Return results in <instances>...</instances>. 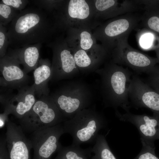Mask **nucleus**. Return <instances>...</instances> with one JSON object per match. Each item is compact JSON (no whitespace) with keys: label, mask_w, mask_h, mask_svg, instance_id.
<instances>
[{"label":"nucleus","mask_w":159,"mask_h":159,"mask_svg":"<svg viewBox=\"0 0 159 159\" xmlns=\"http://www.w3.org/2000/svg\"><path fill=\"white\" fill-rule=\"evenodd\" d=\"M116 114L120 120L129 122L136 127L141 141L154 143L155 140L159 139V115L154 113L152 116L146 114L135 115L130 112L122 114L117 111Z\"/></svg>","instance_id":"obj_12"},{"label":"nucleus","mask_w":159,"mask_h":159,"mask_svg":"<svg viewBox=\"0 0 159 159\" xmlns=\"http://www.w3.org/2000/svg\"><path fill=\"white\" fill-rule=\"evenodd\" d=\"M19 11L0 2V24L5 26L9 24Z\"/></svg>","instance_id":"obj_24"},{"label":"nucleus","mask_w":159,"mask_h":159,"mask_svg":"<svg viewBox=\"0 0 159 159\" xmlns=\"http://www.w3.org/2000/svg\"><path fill=\"white\" fill-rule=\"evenodd\" d=\"M94 155L90 159H117L111 151L105 137L99 134L92 148Z\"/></svg>","instance_id":"obj_23"},{"label":"nucleus","mask_w":159,"mask_h":159,"mask_svg":"<svg viewBox=\"0 0 159 159\" xmlns=\"http://www.w3.org/2000/svg\"><path fill=\"white\" fill-rule=\"evenodd\" d=\"M64 133L61 123L33 132L30 139L34 149L33 159H51L62 146L59 140Z\"/></svg>","instance_id":"obj_8"},{"label":"nucleus","mask_w":159,"mask_h":159,"mask_svg":"<svg viewBox=\"0 0 159 159\" xmlns=\"http://www.w3.org/2000/svg\"><path fill=\"white\" fill-rule=\"evenodd\" d=\"M67 120L49 95H43L37 100L31 110L19 120L23 131L32 132L55 126Z\"/></svg>","instance_id":"obj_6"},{"label":"nucleus","mask_w":159,"mask_h":159,"mask_svg":"<svg viewBox=\"0 0 159 159\" xmlns=\"http://www.w3.org/2000/svg\"><path fill=\"white\" fill-rule=\"evenodd\" d=\"M142 148L139 153L133 159H159L155 153L154 143H147L141 141Z\"/></svg>","instance_id":"obj_27"},{"label":"nucleus","mask_w":159,"mask_h":159,"mask_svg":"<svg viewBox=\"0 0 159 159\" xmlns=\"http://www.w3.org/2000/svg\"><path fill=\"white\" fill-rule=\"evenodd\" d=\"M128 95L131 104L136 109L146 108L159 115V93L136 75L132 76Z\"/></svg>","instance_id":"obj_10"},{"label":"nucleus","mask_w":159,"mask_h":159,"mask_svg":"<svg viewBox=\"0 0 159 159\" xmlns=\"http://www.w3.org/2000/svg\"><path fill=\"white\" fill-rule=\"evenodd\" d=\"M33 85L25 86L18 90L15 95L12 94L2 105L4 112L8 115L12 114L19 120L27 114L37 100Z\"/></svg>","instance_id":"obj_14"},{"label":"nucleus","mask_w":159,"mask_h":159,"mask_svg":"<svg viewBox=\"0 0 159 159\" xmlns=\"http://www.w3.org/2000/svg\"><path fill=\"white\" fill-rule=\"evenodd\" d=\"M95 16L102 22L140 9L136 0H92Z\"/></svg>","instance_id":"obj_15"},{"label":"nucleus","mask_w":159,"mask_h":159,"mask_svg":"<svg viewBox=\"0 0 159 159\" xmlns=\"http://www.w3.org/2000/svg\"><path fill=\"white\" fill-rule=\"evenodd\" d=\"M8 115L4 112L0 114V128H1L6 125V122L8 120Z\"/></svg>","instance_id":"obj_31"},{"label":"nucleus","mask_w":159,"mask_h":159,"mask_svg":"<svg viewBox=\"0 0 159 159\" xmlns=\"http://www.w3.org/2000/svg\"><path fill=\"white\" fill-rule=\"evenodd\" d=\"M42 44L37 43L8 51L23 67V70L27 74L34 70L38 64Z\"/></svg>","instance_id":"obj_19"},{"label":"nucleus","mask_w":159,"mask_h":159,"mask_svg":"<svg viewBox=\"0 0 159 159\" xmlns=\"http://www.w3.org/2000/svg\"><path fill=\"white\" fill-rule=\"evenodd\" d=\"M6 125L5 139L10 159H30L32 142L26 137L21 126L9 119Z\"/></svg>","instance_id":"obj_13"},{"label":"nucleus","mask_w":159,"mask_h":159,"mask_svg":"<svg viewBox=\"0 0 159 159\" xmlns=\"http://www.w3.org/2000/svg\"><path fill=\"white\" fill-rule=\"evenodd\" d=\"M7 31V28L0 24V58L6 54L9 46Z\"/></svg>","instance_id":"obj_28"},{"label":"nucleus","mask_w":159,"mask_h":159,"mask_svg":"<svg viewBox=\"0 0 159 159\" xmlns=\"http://www.w3.org/2000/svg\"><path fill=\"white\" fill-rule=\"evenodd\" d=\"M51 65L48 59L40 58L37 66L34 70L33 85L35 95L39 98L43 95L49 96L48 83L52 77Z\"/></svg>","instance_id":"obj_21"},{"label":"nucleus","mask_w":159,"mask_h":159,"mask_svg":"<svg viewBox=\"0 0 159 159\" xmlns=\"http://www.w3.org/2000/svg\"><path fill=\"white\" fill-rule=\"evenodd\" d=\"M0 159H10L7 149L6 139L1 137Z\"/></svg>","instance_id":"obj_30"},{"label":"nucleus","mask_w":159,"mask_h":159,"mask_svg":"<svg viewBox=\"0 0 159 159\" xmlns=\"http://www.w3.org/2000/svg\"><path fill=\"white\" fill-rule=\"evenodd\" d=\"M146 74L147 77L144 82L159 93V65H156Z\"/></svg>","instance_id":"obj_26"},{"label":"nucleus","mask_w":159,"mask_h":159,"mask_svg":"<svg viewBox=\"0 0 159 159\" xmlns=\"http://www.w3.org/2000/svg\"><path fill=\"white\" fill-rule=\"evenodd\" d=\"M92 31L87 28H69L65 32V40L71 49L88 51L97 44Z\"/></svg>","instance_id":"obj_17"},{"label":"nucleus","mask_w":159,"mask_h":159,"mask_svg":"<svg viewBox=\"0 0 159 159\" xmlns=\"http://www.w3.org/2000/svg\"><path fill=\"white\" fill-rule=\"evenodd\" d=\"M144 12L141 16L142 26L159 37V0H136Z\"/></svg>","instance_id":"obj_20"},{"label":"nucleus","mask_w":159,"mask_h":159,"mask_svg":"<svg viewBox=\"0 0 159 159\" xmlns=\"http://www.w3.org/2000/svg\"><path fill=\"white\" fill-rule=\"evenodd\" d=\"M102 72L107 106L115 109L120 107L126 112H129L128 89L132 72L128 68L112 61L106 64Z\"/></svg>","instance_id":"obj_3"},{"label":"nucleus","mask_w":159,"mask_h":159,"mask_svg":"<svg viewBox=\"0 0 159 159\" xmlns=\"http://www.w3.org/2000/svg\"><path fill=\"white\" fill-rule=\"evenodd\" d=\"M7 29L9 46L14 49L37 43L47 44L59 32L52 16L37 7L19 11Z\"/></svg>","instance_id":"obj_1"},{"label":"nucleus","mask_w":159,"mask_h":159,"mask_svg":"<svg viewBox=\"0 0 159 159\" xmlns=\"http://www.w3.org/2000/svg\"><path fill=\"white\" fill-rule=\"evenodd\" d=\"M69 93L68 90L64 89L51 96L63 116L67 120L73 117L89 103L80 97L72 96Z\"/></svg>","instance_id":"obj_16"},{"label":"nucleus","mask_w":159,"mask_h":159,"mask_svg":"<svg viewBox=\"0 0 159 159\" xmlns=\"http://www.w3.org/2000/svg\"><path fill=\"white\" fill-rule=\"evenodd\" d=\"M28 0H1L0 2L8 5L19 11L25 9L29 2Z\"/></svg>","instance_id":"obj_29"},{"label":"nucleus","mask_w":159,"mask_h":159,"mask_svg":"<svg viewBox=\"0 0 159 159\" xmlns=\"http://www.w3.org/2000/svg\"><path fill=\"white\" fill-rule=\"evenodd\" d=\"M70 49L77 67L81 68H87L97 65L103 62L109 54L102 46L98 44L87 51L79 49Z\"/></svg>","instance_id":"obj_18"},{"label":"nucleus","mask_w":159,"mask_h":159,"mask_svg":"<svg viewBox=\"0 0 159 159\" xmlns=\"http://www.w3.org/2000/svg\"><path fill=\"white\" fill-rule=\"evenodd\" d=\"M104 115L93 109H84L63 122L65 133L72 137V144L77 145L95 142L99 131L106 126Z\"/></svg>","instance_id":"obj_4"},{"label":"nucleus","mask_w":159,"mask_h":159,"mask_svg":"<svg viewBox=\"0 0 159 159\" xmlns=\"http://www.w3.org/2000/svg\"><path fill=\"white\" fill-rule=\"evenodd\" d=\"M46 46L53 52L51 77L63 78L77 68L73 55L63 34L56 36Z\"/></svg>","instance_id":"obj_9"},{"label":"nucleus","mask_w":159,"mask_h":159,"mask_svg":"<svg viewBox=\"0 0 159 159\" xmlns=\"http://www.w3.org/2000/svg\"><path fill=\"white\" fill-rule=\"evenodd\" d=\"M156 55V58L158 61V63L159 64V47L155 50Z\"/></svg>","instance_id":"obj_32"},{"label":"nucleus","mask_w":159,"mask_h":159,"mask_svg":"<svg viewBox=\"0 0 159 159\" xmlns=\"http://www.w3.org/2000/svg\"><path fill=\"white\" fill-rule=\"evenodd\" d=\"M18 60L8 51L0 58V86L18 90L27 85L29 76L20 66Z\"/></svg>","instance_id":"obj_11"},{"label":"nucleus","mask_w":159,"mask_h":159,"mask_svg":"<svg viewBox=\"0 0 159 159\" xmlns=\"http://www.w3.org/2000/svg\"><path fill=\"white\" fill-rule=\"evenodd\" d=\"M62 0H34L32 3L37 7L45 11L52 16L61 4Z\"/></svg>","instance_id":"obj_25"},{"label":"nucleus","mask_w":159,"mask_h":159,"mask_svg":"<svg viewBox=\"0 0 159 159\" xmlns=\"http://www.w3.org/2000/svg\"><path fill=\"white\" fill-rule=\"evenodd\" d=\"M127 39L125 38L118 41L110 53L112 61L130 68L138 74H146L158 64L157 58L134 49L128 44Z\"/></svg>","instance_id":"obj_7"},{"label":"nucleus","mask_w":159,"mask_h":159,"mask_svg":"<svg viewBox=\"0 0 159 159\" xmlns=\"http://www.w3.org/2000/svg\"><path fill=\"white\" fill-rule=\"evenodd\" d=\"M52 16L59 32L70 28L93 30L102 23L96 17L92 0H62Z\"/></svg>","instance_id":"obj_2"},{"label":"nucleus","mask_w":159,"mask_h":159,"mask_svg":"<svg viewBox=\"0 0 159 159\" xmlns=\"http://www.w3.org/2000/svg\"><path fill=\"white\" fill-rule=\"evenodd\" d=\"M141 16L135 12H130L107 20L95 29L93 34L108 53L110 54L119 40L128 38L140 22Z\"/></svg>","instance_id":"obj_5"},{"label":"nucleus","mask_w":159,"mask_h":159,"mask_svg":"<svg viewBox=\"0 0 159 159\" xmlns=\"http://www.w3.org/2000/svg\"><path fill=\"white\" fill-rule=\"evenodd\" d=\"M57 152L56 156L53 159H90L92 148L83 149L80 146L72 144L67 146L62 145Z\"/></svg>","instance_id":"obj_22"}]
</instances>
